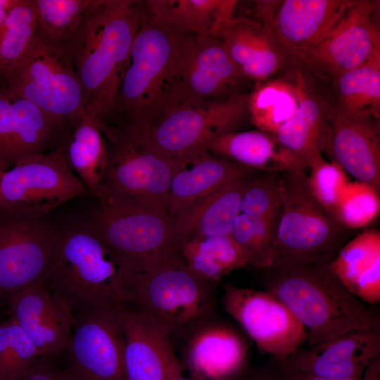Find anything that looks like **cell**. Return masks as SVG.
<instances>
[{"label": "cell", "mask_w": 380, "mask_h": 380, "mask_svg": "<svg viewBox=\"0 0 380 380\" xmlns=\"http://www.w3.org/2000/svg\"><path fill=\"white\" fill-rule=\"evenodd\" d=\"M144 1L100 0L68 44L81 82L87 114L101 124L110 119Z\"/></svg>", "instance_id": "obj_1"}, {"label": "cell", "mask_w": 380, "mask_h": 380, "mask_svg": "<svg viewBox=\"0 0 380 380\" xmlns=\"http://www.w3.org/2000/svg\"><path fill=\"white\" fill-rule=\"evenodd\" d=\"M262 270L265 271L267 291L305 328L309 346L352 330L380 329L377 312L343 285L330 262L274 261Z\"/></svg>", "instance_id": "obj_2"}, {"label": "cell", "mask_w": 380, "mask_h": 380, "mask_svg": "<svg viewBox=\"0 0 380 380\" xmlns=\"http://www.w3.org/2000/svg\"><path fill=\"white\" fill-rule=\"evenodd\" d=\"M132 270L84 220L58 228L42 281L67 301L75 315L97 306L126 304Z\"/></svg>", "instance_id": "obj_3"}, {"label": "cell", "mask_w": 380, "mask_h": 380, "mask_svg": "<svg viewBox=\"0 0 380 380\" xmlns=\"http://www.w3.org/2000/svg\"><path fill=\"white\" fill-rule=\"evenodd\" d=\"M188 34L158 20L144 4L111 116L118 124L144 132L166 115L165 84Z\"/></svg>", "instance_id": "obj_4"}, {"label": "cell", "mask_w": 380, "mask_h": 380, "mask_svg": "<svg viewBox=\"0 0 380 380\" xmlns=\"http://www.w3.org/2000/svg\"><path fill=\"white\" fill-rule=\"evenodd\" d=\"M208 281L188 267L174 246L132 271L126 304L158 320L171 334L196 331L211 310Z\"/></svg>", "instance_id": "obj_5"}, {"label": "cell", "mask_w": 380, "mask_h": 380, "mask_svg": "<svg viewBox=\"0 0 380 380\" xmlns=\"http://www.w3.org/2000/svg\"><path fill=\"white\" fill-rule=\"evenodd\" d=\"M5 80L9 93L30 101L70 132L87 114L82 86L68 47L37 32Z\"/></svg>", "instance_id": "obj_6"}, {"label": "cell", "mask_w": 380, "mask_h": 380, "mask_svg": "<svg viewBox=\"0 0 380 380\" xmlns=\"http://www.w3.org/2000/svg\"><path fill=\"white\" fill-rule=\"evenodd\" d=\"M283 195L274 236V261L331 262L349 229L329 217L313 196L303 170L280 172Z\"/></svg>", "instance_id": "obj_7"}, {"label": "cell", "mask_w": 380, "mask_h": 380, "mask_svg": "<svg viewBox=\"0 0 380 380\" xmlns=\"http://www.w3.org/2000/svg\"><path fill=\"white\" fill-rule=\"evenodd\" d=\"M101 129L107 146V163L95 196L122 198L167 212L173 159L153 150L127 125L103 124Z\"/></svg>", "instance_id": "obj_8"}, {"label": "cell", "mask_w": 380, "mask_h": 380, "mask_svg": "<svg viewBox=\"0 0 380 380\" xmlns=\"http://www.w3.org/2000/svg\"><path fill=\"white\" fill-rule=\"evenodd\" d=\"M95 198L96 203L85 220L132 269L177 246L174 241V219L165 210L108 195Z\"/></svg>", "instance_id": "obj_9"}, {"label": "cell", "mask_w": 380, "mask_h": 380, "mask_svg": "<svg viewBox=\"0 0 380 380\" xmlns=\"http://www.w3.org/2000/svg\"><path fill=\"white\" fill-rule=\"evenodd\" d=\"M249 81L219 37L188 34L165 84L166 114L179 106L248 93Z\"/></svg>", "instance_id": "obj_10"}, {"label": "cell", "mask_w": 380, "mask_h": 380, "mask_svg": "<svg viewBox=\"0 0 380 380\" xmlns=\"http://www.w3.org/2000/svg\"><path fill=\"white\" fill-rule=\"evenodd\" d=\"M249 94L179 106L148 130H134L150 148L168 158L206 149L214 137L241 131L250 123Z\"/></svg>", "instance_id": "obj_11"}, {"label": "cell", "mask_w": 380, "mask_h": 380, "mask_svg": "<svg viewBox=\"0 0 380 380\" xmlns=\"http://www.w3.org/2000/svg\"><path fill=\"white\" fill-rule=\"evenodd\" d=\"M87 191L69 167L62 145L17 162L0 179V208L38 215Z\"/></svg>", "instance_id": "obj_12"}, {"label": "cell", "mask_w": 380, "mask_h": 380, "mask_svg": "<svg viewBox=\"0 0 380 380\" xmlns=\"http://www.w3.org/2000/svg\"><path fill=\"white\" fill-rule=\"evenodd\" d=\"M58 231L47 215L0 208V296L42 280Z\"/></svg>", "instance_id": "obj_13"}, {"label": "cell", "mask_w": 380, "mask_h": 380, "mask_svg": "<svg viewBox=\"0 0 380 380\" xmlns=\"http://www.w3.org/2000/svg\"><path fill=\"white\" fill-rule=\"evenodd\" d=\"M379 1L353 0L326 37L293 59L329 80L380 56Z\"/></svg>", "instance_id": "obj_14"}, {"label": "cell", "mask_w": 380, "mask_h": 380, "mask_svg": "<svg viewBox=\"0 0 380 380\" xmlns=\"http://www.w3.org/2000/svg\"><path fill=\"white\" fill-rule=\"evenodd\" d=\"M222 303L258 349L284 360L306 341L308 333L291 310L267 291L227 284Z\"/></svg>", "instance_id": "obj_15"}, {"label": "cell", "mask_w": 380, "mask_h": 380, "mask_svg": "<svg viewBox=\"0 0 380 380\" xmlns=\"http://www.w3.org/2000/svg\"><path fill=\"white\" fill-rule=\"evenodd\" d=\"M119 305L97 306L74 315L68 350L69 369L76 380H125Z\"/></svg>", "instance_id": "obj_16"}, {"label": "cell", "mask_w": 380, "mask_h": 380, "mask_svg": "<svg viewBox=\"0 0 380 380\" xmlns=\"http://www.w3.org/2000/svg\"><path fill=\"white\" fill-rule=\"evenodd\" d=\"M298 92L296 110L275 136L308 164L323 153L331 156V121L336 104L329 80L300 63L288 61ZM309 169V168H308Z\"/></svg>", "instance_id": "obj_17"}, {"label": "cell", "mask_w": 380, "mask_h": 380, "mask_svg": "<svg viewBox=\"0 0 380 380\" xmlns=\"http://www.w3.org/2000/svg\"><path fill=\"white\" fill-rule=\"evenodd\" d=\"M352 1H255L254 19L272 31L291 60L321 42Z\"/></svg>", "instance_id": "obj_18"}, {"label": "cell", "mask_w": 380, "mask_h": 380, "mask_svg": "<svg viewBox=\"0 0 380 380\" xmlns=\"http://www.w3.org/2000/svg\"><path fill=\"white\" fill-rule=\"evenodd\" d=\"M118 308L125 335V380H173L182 374L169 329L129 304Z\"/></svg>", "instance_id": "obj_19"}, {"label": "cell", "mask_w": 380, "mask_h": 380, "mask_svg": "<svg viewBox=\"0 0 380 380\" xmlns=\"http://www.w3.org/2000/svg\"><path fill=\"white\" fill-rule=\"evenodd\" d=\"M70 132L37 106L0 88V163L11 167L24 158L62 145Z\"/></svg>", "instance_id": "obj_20"}, {"label": "cell", "mask_w": 380, "mask_h": 380, "mask_svg": "<svg viewBox=\"0 0 380 380\" xmlns=\"http://www.w3.org/2000/svg\"><path fill=\"white\" fill-rule=\"evenodd\" d=\"M8 309L10 317L33 341L39 356L57 355L68 349L73 311L42 281L8 296Z\"/></svg>", "instance_id": "obj_21"}, {"label": "cell", "mask_w": 380, "mask_h": 380, "mask_svg": "<svg viewBox=\"0 0 380 380\" xmlns=\"http://www.w3.org/2000/svg\"><path fill=\"white\" fill-rule=\"evenodd\" d=\"M380 357V329L352 330L305 349L284 366L321 377H360Z\"/></svg>", "instance_id": "obj_22"}, {"label": "cell", "mask_w": 380, "mask_h": 380, "mask_svg": "<svg viewBox=\"0 0 380 380\" xmlns=\"http://www.w3.org/2000/svg\"><path fill=\"white\" fill-rule=\"evenodd\" d=\"M172 159L175 170L166 210L173 219L215 190L258 172L213 155L206 149L189 151Z\"/></svg>", "instance_id": "obj_23"}, {"label": "cell", "mask_w": 380, "mask_h": 380, "mask_svg": "<svg viewBox=\"0 0 380 380\" xmlns=\"http://www.w3.org/2000/svg\"><path fill=\"white\" fill-rule=\"evenodd\" d=\"M331 157L356 180L380 191V118L336 108Z\"/></svg>", "instance_id": "obj_24"}, {"label": "cell", "mask_w": 380, "mask_h": 380, "mask_svg": "<svg viewBox=\"0 0 380 380\" xmlns=\"http://www.w3.org/2000/svg\"><path fill=\"white\" fill-rule=\"evenodd\" d=\"M217 37L243 74L255 83L270 78L288 62L272 31L254 18L233 17Z\"/></svg>", "instance_id": "obj_25"}, {"label": "cell", "mask_w": 380, "mask_h": 380, "mask_svg": "<svg viewBox=\"0 0 380 380\" xmlns=\"http://www.w3.org/2000/svg\"><path fill=\"white\" fill-rule=\"evenodd\" d=\"M258 172L215 190L174 219L175 244L180 247L195 238L230 235L243 195Z\"/></svg>", "instance_id": "obj_26"}, {"label": "cell", "mask_w": 380, "mask_h": 380, "mask_svg": "<svg viewBox=\"0 0 380 380\" xmlns=\"http://www.w3.org/2000/svg\"><path fill=\"white\" fill-rule=\"evenodd\" d=\"M206 150L260 172L309 168L305 160L283 145L274 134L259 129L217 136L210 141Z\"/></svg>", "instance_id": "obj_27"}, {"label": "cell", "mask_w": 380, "mask_h": 380, "mask_svg": "<svg viewBox=\"0 0 380 380\" xmlns=\"http://www.w3.org/2000/svg\"><path fill=\"white\" fill-rule=\"evenodd\" d=\"M245 361L244 342L222 326L197 329L186 355L191 377L196 380H229L242 370Z\"/></svg>", "instance_id": "obj_28"}, {"label": "cell", "mask_w": 380, "mask_h": 380, "mask_svg": "<svg viewBox=\"0 0 380 380\" xmlns=\"http://www.w3.org/2000/svg\"><path fill=\"white\" fill-rule=\"evenodd\" d=\"M343 285L365 303L380 300V231L368 229L346 243L330 262Z\"/></svg>", "instance_id": "obj_29"}, {"label": "cell", "mask_w": 380, "mask_h": 380, "mask_svg": "<svg viewBox=\"0 0 380 380\" xmlns=\"http://www.w3.org/2000/svg\"><path fill=\"white\" fill-rule=\"evenodd\" d=\"M236 0H148L146 9L164 23L184 32L215 36L233 17Z\"/></svg>", "instance_id": "obj_30"}, {"label": "cell", "mask_w": 380, "mask_h": 380, "mask_svg": "<svg viewBox=\"0 0 380 380\" xmlns=\"http://www.w3.org/2000/svg\"><path fill=\"white\" fill-rule=\"evenodd\" d=\"M280 71L279 77L255 83L248 99L250 123L274 135L293 117L298 103L297 87L289 63Z\"/></svg>", "instance_id": "obj_31"}, {"label": "cell", "mask_w": 380, "mask_h": 380, "mask_svg": "<svg viewBox=\"0 0 380 380\" xmlns=\"http://www.w3.org/2000/svg\"><path fill=\"white\" fill-rule=\"evenodd\" d=\"M101 125L86 114L62 144L69 167L94 196L100 188L107 163V146Z\"/></svg>", "instance_id": "obj_32"}, {"label": "cell", "mask_w": 380, "mask_h": 380, "mask_svg": "<svg viewBox=\"0 0 380 380\" xmlns=\"http://www.w3.org/2000/svg\"><path fill=\"white\" fill-rule=\"evenodd\" d=\"M336 108L380 118V56L329 80Z\"/></svg>", "instance_id": "obj_33"}, {"label": "cell", "mask_w": 380, "mask_h": 380, "mask_svg": "<svg viewBox=\"0 0 380 380\" xmlns=\"http://www.w3.org/2000/svg\"><path fill=\"white\" fill-rule=\"evenodd\" d=\"M179 248L188 267L209 281H217L248 265L231 234L195 238L183 243Z\"/></svg>", "instance_id": "obj_34"}, {"label": "cell", "mask_w": 380, "mask_h": 380, "mask_svg": "<svg viewBox=\"0 0 380 380\" xmlns=\"http://www.w3.org/2000/svg\"><path fill=\"white\" fill-rule=\"evenodd\" d=\"M100 0H32L37 32L47 40L68 47Z\"/></svg>", "instance_id": "obj_35"}, {"label": "cell", "mask_w": 380, "mask_h": 380, "mask_svg": "<svg viewBox=\"0 0 380 380\" xmlns=\"http://www.w3.org/2000/svg\"><path fill=\"white\" fill-rule=\"evenodd\" d=\"M32 0H18L0 25V75L6 77L15 67L37 32Z\"/></svg>", "instance_id": "obj_36"}, {"label": "cell", "mask_w": 380, "mask_h": 380, "mask_svg": "<svg viewBox=\"0 0 380 380\" xmlns=\"http://www.w3.org/2000/svg\"><path fill=\"white\" fill-rule=\"evenodd\" d=\"M280 209L268 217H256L239 213L235 218L231 236L242 251L248 265L264 269L272 264L275 230Z\"/></svg>", "instance_id": "obj_37"}, {"label": "cell", "mask_w": 380, "mask_h": 380, "mask_svg": "<svg viewBox=\"0 0 380 380\" xmlns=\"http://www.w3.org/2000/svg\"><path fill=\"white\" fill-rule=\"evenodd\" d=\"M39 357L36 346L14 319L0 324V380H21Z\"/></svg>", "instance_id": "obj_38"}, {"label": "cell", "mask_w": 380, "mask_h": 380, "mask_svg": "<svg viewBox=\"0 0 380 380\" xmlns=\"http://www.w3.org/2000/svg\"><path fill=\"white\" fill-rule=\"evenodd\" d=\"M379 208V191L366 183L349 181L333 219L348 229H357L371 222L377 216Z\"/></svg>", "instance_id": "obj_39"}, {"label": "cell", "mask_w": 380, "mask_h": 380, "mask_svg": "<svg viewBox=\"0 0 380 380\" xmlns=\"http://www.w3.org/2000/svg\"><path fill=\"white\" fill-rule=\"evenodd\" d=\"M282 195L280 172H258L243 195L240 213L256 217L273 215L281 206Z\"/></svg>", "instance_id": "obj_40"}, {"label": "cell", "mask_w": 380, "mask_h": 380, "mask_svg": "<svg viewBox=\"0 0 380 380\" xmlns=\"http://www.w3.org/2000/svg\"><path fill=\"white\" fill-rule=\"evenodd\" d=\"M310 189L327 214L333 218L342 193L349 182L345 170L334 160L327 162L323 157L309 165Z\"/></svg>", "instance_id": "obj_41"}, {"label": "cell", "mask_w": 380, "mask_h": 380, "mask_svg": "<svg viewBox=\"0 0 380 380\" xmlns=\"http://www.w3.org/2000/svg\"><path fill=\"white\" fill-rule=\"evenodd\" d=\"M21 380H76L69 369L61 370L53 366L49 357L40 356Z\"/></svg>", "instance_id": "obj_42"}, {"label": "cell", "mask_w": 380, "mask_h": 380, "mask_svg": "<svg viewBox=\"0 0 380 380\" xmlns=\"http://www.w3.org/2000/svg\"><path fill=\"white\" fill-rule=\"evenodd\" d=\"M281 365L280 374L284 380H380V358L370 365L360 377H321Z\"/></svg>", "instance_id": "obj_43"}, {"label": "cell", "mask_w": 380, "mask_h": 380, "mask_svg": "<svg viewBox=\"0 0 380 380\" xmlns=\"http://www.w3.org/2000/svg\"><path fill=\"white\" fill-rule=\"evenodd\" d=\"M248 380H284L280 374H274L269 372L259 371L251 374Z\"/></svg>", "instance_id": "obj_44"}, {"label": "cell", "mask_w": 380, "mask_h": 380, "mask_svg": "<svg viewBox=\"0 0 380 380\" xmlns=\"http://www.w3.org/2000/svg\"><path fill=\"white\" fill-rule=\"evenodd\" d=\"M18 0H0V25L4 22Z\"/></svg>", "instance_id": "obj_45"}, {"label": "cell", "mask_w": 380, "mask_h": 380, "mask_svg": "<svg viewBox=\"0 0 380 380\" xmlns=\"http://www.w3.org/2000/svg\"><path fill=\"white\" fill-rule=\"evenodd\" d=\"M9 167L6 166V165L0 163V179L4 175V173L8 169Z\"/></svg>", "instance_id": "obj_46"}, {"label": "cell", "mask_w": 380, "mask_h": 380, "mask_svg": "<svg viewBox=\"0 0 380 380\" xmlns=\"http://www.w3.org/2000/svg\"><path fill=\"white\" fill-rule=\"evenodd\" d=\"M173 380H196L192 377L190 378H186L182 376V374H180L177 376H176Z\"/></svg>", "instance_id": "obj_47"}]
</instances>
